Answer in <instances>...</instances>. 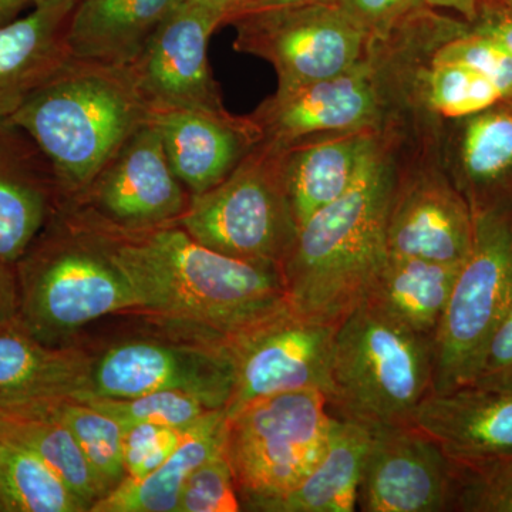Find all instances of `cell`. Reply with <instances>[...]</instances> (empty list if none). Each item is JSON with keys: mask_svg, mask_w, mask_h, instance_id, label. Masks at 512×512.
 Instances as JSON below:
<instances>
[{"mask_svg": "<svg viewBox=\"0 0 512 512\" xmlns=\"http://www.w3.org/2000/svg\"><path fill=\"white\" fill-rule=\"evenodd\" d=\"M336 2L362 25L372 40V45L386 39L407 16L427 6L426 0H336Z\"/></svg>", "mask_w": 512, "mask_h": 512, "instance_id": "74e56055", "label": "cell"}, {"mask_svg": "<svg viewBox=\"0 0 512 512\" xmlns=\"http://www.w3.org/2000/svg\"><path fill=\"white\" fill-rule=\"evenodd\" d=\"M232 389L234 367L221 342L131 340L93 357L86 393L76 400L181 392L217 410L228 406Z\"/></svg>", "mask_w": 512, "mask_h": 512, "instance_id": "7c38bea8", "label": "cell"}, {"mask_svg": "<svg viewBox=\"0 0 512 512\" xmlns=\"http://www.w3.org/2000/svg\"><path fill=\"white\" fill-rule=\"evenodd\" d=\"M190 200L148 120L70 204L114 227L144 229L178 221Z\"/></svg>", "mask_w": 512, "mask_h": 512, "instance_id": "4fadbf2b", "label": "cell"}, {"mask_svg": "<svg viewBox=\"0 0 512 512\" xmlns=\"http://www.w3.org/2000/svg\"><path fill=\"white\" fill-rule=\"evenodd\" d=\"M67 220L20 272L18 323L45 343L111 313L137 309L131 286L99 242L72 215Z\"/></svg>", "mask_w": 512, "mask_h": 512, "instance_id": "52a82bcc", "label": "cell"}, {"mask_svg": "<svg viewBox=\"0 0 512 512\" xmlns=\"http://www.w3.org/2000/svg\"><path fill=\"white\" fill-rule=\"evenodd\" d=\"M0 490L9 512H84L89 505L22 444L0 441Z\"/></svg>", "mask_w": 512, "mask_h": 512, "instance_id": "83f0119b", "label": "cell"}, {"mask_svg": "<svg viewBox=\"0 0 512 512\" xmlns=\"http://www.w3.org/2000/svg\"><path fill=\"white\" fill-rule=\"evenodd\" d=\"M474 215L436 164L397 165L387 215V254L461 265L470 254Z\"/></svg>", "mask_w": 512, "mask_h": 512, "instance_id": "9a60e30c", "label": "cell"}, {"mask_svg": "<svg viewBox=\"0 0 512 512\" xmlns=\"http://www.w3.org/2000/svg\"><path fill=\"white\" fill-rule=\"evenodd\" d=\"M433 390L431 340L365 302L339 323L333 343L330 412L366 426L409 423Z\"/></svg>", "mask_w": 512, "mask_h": 512, "instance_id": "277c9868", "label": "cell"}, {"mask_svg": "<svg viewBox=\"0 0 512 512\" xmlns=\"http://www.w3.org/2000/svg\"><path fill=\"white\" fill-rule=\"evenodd\" d=\"M451 171L471 211L512 208V103L463 119Z\"/></svg>", "mask_w": 512, "mask_h": 512, "instance_id": "cb8c5ba5", "label": "cell"}, {"mask_svg": "<svg viewBox=\"0 0 512 512\" xmlns=\"http://www.w3.org/2000/svg\"><path fill=\"white\" fill-rule=\"evenodd\" d=\"M150 120L163 138L174 174L191 195L217 187L262 141L251 117L229 111L153 110Z\"/></svg>", "mask_w": 512, "mask_h": 512, "instance_id": "e0dca14e", "label": "cell"}, {"mask_svg": "<svg viewBox=\"0 0 512 512\" xmlns=\"http://www.w3.org/2000/svg\"><path fill=\"white\" fill-rule=\"evenodd\" d=\"M231 25L235 50L272 64L278 89L339 76L372 49L366 30L336 0L254 10Z\"/></svg>", "mask_w": 512, "mask_h": 512, "instance_id": "9c48e42d", "label": "cell"}, {"mask_svg": "<svg viewBox=\"0 0 512 512\" xmlns=\"http://www.w3.org/2000/svg\"><path fill=\"white\" fill-rule=\"evenodd\" d=\"M69 210L127 279L137 309L192 330L194 339L222 342L288 305L278 266L220 254L177 222L124 229Z\"/></svg>", "mask_w": 512, "mask_h": 512, "instance_id": "6da1fadb", "label": "cell"}, {"mask_svg": "<svg viewBox=\"0 0 512 512\" xmlns=\"http://www.w3.org/2000/svg\"><path fill=\"white\" fill-rule=\"evenodd\" d=\"M6 440L22 444L42 458L90 510L109 494L72 431L59 420L49 416L15 417Z\"/></svg>", "mask_w": 512, "mask_h": 512, "instance_id": "f1b7e54d", "label": "cell"}, {"mask_svg": "<svg viewBox=\"0 0 512 512\" xmlns=\"http://www.w3.org/2000/svg\"><path fill=\"white\" fill-rule=\"evenodd\" d=\"M0 512H9L5 498H3L2 490H0Z\"/></svg>", "mask_w": 512, "mask_h": 512, "instance_id": "7dc6e473", "label": "cell"}, {"mask_svg": "<svg viewBox=\"0 0 512 512\" xmlns=\"http://www.w3.org/2000/svg\"><path fill=\"white\" fill-rule=\"evenodd\" d=\"M225 426V409L205 413L164 464L146 477L124 478L90 512H177L181 491L192 471L224 451Z\"/></svg>", "mask_w": 512, "mask_h": 512, "instance_id": "4316f807", "label": "cell"}, {"mask_svg": "<svg viewBox=\"0 0 512 512\" xmlns=\"http://www.w3.org/2000/svg\"><path fill=\"white\" fill-rule=\"evenodd\" d=\"M460 266L387 254L362 302L397 325L431 340Z\"/></svg>", "mask_w": 512, "mask_h": 512, "instance_id": "d4e9b609", "label": "cell"}, {"mask_svg": "<svg viewBox=\"0 0 512 512\" xmlns=\"http://www.w3.org/2000/svg\"><path fill=\"white\" fill-rule=\"evenodd\" d=\"M40 0H0V26L18 19L20 13L35 8Z\"/></svg>", "mask_w": 512, "mask_h": 512, "instance_id": "7bdbcfd3", "label": "cell"}, {"mask_svg": "<svg viewBox=\"0 0 512 512\" xmlns=\"http://www.w3.org/2000/svg\"><path fill=\"white\" fill-rule=\"evenodd\" d=\"M181 0H79L67 33L76 59L131 66Z\"/></svg>", "mask_w": 512, "mask_h": 512, "instance_id": "603a6c76", "label": "cell"}, {"mask_svg": "<svg viewBox=\"0 0 512 512\" xmlns=\"http://www.w3.org/2000/svg\"><path fill=\"white\" fill-rule=\"evenodd\" d=\"M192 2L220 13L222 18H224L225 25L227 23L231 25L235 19L244 15L251 8L254 0H192Z\"/></svg>", "mask_w": 512, "mask_h": 512, "instance_id": "60d3db41", "label": "cell"}, {"mask_svg": "<svg viewBox=\"0 0 512 512\" xmlns=\"http://www.w3.org/2000/svg\"><path fill=\"white\" fill-rule=\"evenodd\" d=\"M470 254L431 339L433 392L468 386L512 296V208L473 212Z\"/></svg>", "mask_w": 512, "mask_h": 512, "instance_id": "ba28073f", "label": "cell"}, {"mask_svg": "<svg viewBox=\"0 0 512 512\" xmlns=\"http://www.w3.org/2000/svg\"><path fill=\"white\" fill-rule=\"evenodd\" d=\"M222 25L220 13L192 0H181L171 10L128 66L151 111H228L208 62V43Z\"/></svg>", "mask_w": 512, "mask_h": 512, "instance_id": "5bb4252c", "label": "cell"}, {"mask_svg": "<svg viewBox=\"0 0 512 512\" xmlns=\"http://www.w3.org/2000/svg\"><path fill=\"white\" fill-rule=\"evenodd\" d=\"M416 67L412 94L414 103L434 117L463 120L504 103L503 96L483 74L453 62L431 59Z\"/></svg>", "mask_w": 512, "mask_h": 512, "instance_id": "f546056e", "label": "cell"}, {"mask_svg": "<svg viewBox=\"0 0 512 512\" xmlns=\"http://www.w3.org/2000/svg\"><path fill=\"white\" fill-rule=\"evenodd\" d=\"M430 46L431 59L476 70L497 87L504 103H512V55L500 43L447 18Z\"/></svg>", "mask_w": 512, "mask_h": 512, "instance_id": "1f68e13d", "label": "cell"}, {"mask_svg": "<svg viewBox=\"0 0 512 512\" xmlns=\"http://www.w3.org/2000/svg\"><path fill=\"white\" fill-rule=\"evenodd\" d=\"M372 431L366 424L333 414L328 444L318 464L266 512L356 511Z\"/></svg>", "mask_w": 512, "mask_h": 512, "instance_id": "484cf974", "label": "cell"}, {"mask_svg": "<svg viewBox=\"0 0 512 512\" xmlns=\"http://www.w3.org/2000/svg\"><path fill=\"white\" fill-rule=\"evenodd\" d=\"M426 3L427 6L457 10L461 15L467 16L470 23L476 19L478 8H480V0H426Z\"/></svg>", "mask_w": 512, "mask_h": 512, "instance_id": "b9f144b4", "label": "cell"}, {"mask_svg": "<svg viewBox=\"0 0 512 512\" xmlns=\"http://www.w3.org/2000/svg\"><path fill=\"white\" fill-rule=\"evenodd\" d=\"M453 466L451 511L512 512V454Z\"/></svg>", "mask_w": 512, "mask_h": 512, "instance_id": "d6a6232c", "label": "cell"}, {"mask_svg": "<svg viewBox=\"0 0 512 512\" xmlns=\"http://www.w3.org/2000/svg\"><path fill=\"white\" fill-rule=\"evenodd\" d=\"M484 5L504 6V8H512V0H480V6Z\"/></svg>", "mask_w": 512, "mask_h": 512, "instance_id": "bcb514c9", "label": "cell"}, {"mask_svg": "<svg viewBox=\"0 0 512 512\" xmlns=\"http://www.w3.org/2000/svg\"><path fill=\"white\" fill-rule=\"evenodd\" d=\"M394 92L379 50L348 72L278 89L251 114L262 140L291 146L308 138L359 130H389Z\"/></svg>", "mask_w": 512, "mask_h": 512, "instance_id": "30bf717a", "label": "cell"}, {"mask_svg": "<svg viewBox=\"0 0 512 512\" xmlns=\"http://www.w3.org/2000/svg\"><path fill=\"white\" fill-rule=\"evenodd\" d=\"M285 147L262 140L222 183L200 195L177 222L220 254L278 266L298 237L284 177Z\"/></svg>", "mask_w": 512, "mask_h": 512, "instance_id": "8992f818", "label": "cell"}, {"mask_svg": "<svg viewBox=\"0 0 512 512\" xmlns=\"http://www.w3.org/2000/svg\"><path fill=\"white\" fill-rule=\"evenodd\" d=\"M79 0H40L23 18L0 26V120L72 59L67 33Z\"/></svg>", "mask_w": 512, "mask_h": 512, "instance_id": "44dd1931", "label": "cell"}, {"mask_svg": "<svg viewBox=\"0 0 512 512\" xmlns=\"http://www.w3.org/2000/svg\"><path fill=\"white\" fill-rule=\"evenodd\" d=\"M37 416L52 417L72 431L109 493L127 477L123 458L124 427L109 414L82 400L67 399Z\"/></svg>", "mask_w": 512, "mask_h": 512, "instance_id": "4dcf8cb0", "label": "cell"}, {"mask_svg": "<svg viewBox=\"0 0 512 512\" xmlns=\"http://www.w3.org/2000/svg\"><path fill=\"white\" fill-rule=\"evenodd\" d=\"M93 357L79 348H53L18 322L0 328V412L33 417L86 393Z\"/></svg>", "mask_w": 512, "mask_h": 512, "instance_id": "ac0fdd59", "label": "cell"}, {"mask_svg": "<svg viewBox=\"0 0 512 512\" xmlns=\"http://www.w3.org/2000/svg\"><path fill=\"white\" fill-rule=\"evenodd\" d=\"M9 264L0 261V328L18 322L19 289Z\"/></svg>", "mask_w": 512, "mask_h": 512, "instance_id": "ab89813d", "label": "cell"}, {"mask_svg": "<svg viewBox=\"0 0 512 512\" xmlns=\"http://www.w3.org/2000/svg\"><path fill=\"white\" fill-rule=\"evenodd\" d=\"M470 26L474 32L500 43L512 55V8L504 6H480L476 19Z\"/></svg>", "mask_w": 512, "mask_h": 512, "instance_id": "f35d334b", "label": "cell"}, {"mask_svg": "<svg viewBox=\"0 0 512 512\" xmlns=\"http://www.w3.org/2000/svg\"><path fill=\"white\" fill-rule=\"evenodd\" d=\"M190 427L178 429L156 424L124 427L123 458L127 477L143 478L157 470L180 447Z\"/></svg>", "mask_w": 512, "mask_h": 512, "instance_id": "d590c367", "label": "cell"}, {"mask_svg": "<svg viewBox=\"0 0 512 512\" xmlns=\"http://www.w3.org/2000/svg\"><path fill=\"white\" fill-rule=\"evenodd\" d=\"M454 466L439 444L412 423L372 431L357 510L446 512L453 503Z\"/></svg>", "mask_w": 512, "mask_h": 512, "instance_id": "2e32d148", "label": "cell"}, {"mask_svg": "<svg viewBox=\"0 0 512 512\" xmlns=\"http://www.w3.org/2000/svg\"><path fill=\"white\" fill-rule=\"evenodd\" d=\"M242 511L224 451L208 458L185 481L177 512Z\"/></svg>", "mask_w": 512, "mask_h": 512, "instance_id": "e575fe53", "label": "cell"}, {"mask_svg": "<svg viewBox=\"0 0 512 512\" xmlns=\"http://www.w3.org/2000/svg\"><path fill=\"white\" fill-rule=\"evenodd\" d=\"M13 419H15V417L0 412V441L6 440V437H8Z\"/></svg>", "mask_w": 512, "mask_h": 512, "instance_id": "f6af8a7d", "label": "cell"}, {"mask_svg": "<svg viewBox=\"0 0 512 512\" xmlns=\"http://www.w3.org/2000/svg\"><path fill=\"white\" fill-rule=\"evenodd\" d=\"M468 386L512 392V296Z\"/></svg>", "mask_w": 512, "mask_h": 512, "instance_id": "8d00e7d4", "label": "cell"}, {"mask_svg": "<svg viewBox=\"0 0 512 512\" xmlns=\"http://www.w3.org/2000/svg\"><path fill=\"white\" fill-rule=\"evenodd\" d=\"M409 423L436 441L453 463L512 454V392L477 386L431 390Z\"/></svg>", "mask_w": 512, "mask_h": 512, "instance_id": "d6986e66", "label": "cell"}, {"mask_svg": "<svg viewBox=\"0 0 512 512\" xmlns=\"http://www.w3.org/2000/svg\"><path fill=\"white\" fill-rule=\"evenodd\" d=\"M333 414L319 390L262 397L227 416L224 456L242 510L268 511L325 453Z\"/></svg>", "mask_w": 512, "mask_h": 512, "instance_id": "5b68a950", "label": "cell"}, {"mask_svg": "<svg viewBox=\"0 0 512 512\" xmlns=\"http://www.w3.org/2000/svg\"><path fill=\"white\" fill-rule=\"evenodd\" d=\"M311 2H316V0H254L251 8L245 13L254 12V10L286 8V6L303 5V3Z\"/></svg>", "mask_w": 512, "mask_h": 512, "instance_id": "ee69618b", "label": "cell"}, {"mask_svg": "<svg viewBox=\"0 0 512 512\" xmlns=\"http://www.w3.org/2000/svg\"><path fill=\"white\" fill-rule=\"evenodd\" d=\"M150 114L128 67L72 57L6 121L36 144L74 200Z\"/></svg>", "mask_w": 512, "mask_h": 512, "instance_id": "3957f363", "label": "cell"}, {"mask_svg": "<svg viewBox=\"0 0 512 512\" xmlns=\"http://www.w3.org/2000/svg\"><path fill=\"white\" fill-rule=\"evenodd\" d=\"M389 131L330 134L284 146V177L299 227L356 183Z\"/></svg>", "mask_w": 512, "mask_h": 512, "instance_id": "7402d4cb", "label": "cell"}, {"mask_svg": "<svg viewBox=\"0 0 512 512\" xmlns=\"http://www.w3.org/2000/svg\"><path fill=\"white\" fill-rule=\"evenodd\" d=\"M55 195L70 200L36 144L0 120V261L12 265L25 256L45 225Z\"/></svg>", "mask_w": 512, "mask_h": 512, "instance_id": "ffe728a7", "label": "cell"}, {"mask_svg": "<svg viewBox=\"0 0 512 512\" xmlns=\"http://www.w3.org/2000/svg\"><path fill=\"white\" fill-rule=\"evenodd\" d=\"M393 134L356 183L299 227L282 265L289 306L339 325L365 298L387 256L386 227L397 165Z\"/></svg>", "mask_w": 512, "mask_h": 512, "instance_id": "7a4b0ae2", "label": "cell"}, {"mask_svg": "<svg viewBox=\"0 0 512 512\" xmlns=\"http://www.w3.org/2000/svg\"><path fill=\"white\" fill-rule=\"evenodd\" d=\"M121 426L156 424V426L185 429L210 412L197 397L181 392H157L131 397V399H83Z\"/></svg>", "mask_w": 512, "mask_h": 512, "instance_id": "836d02e7", "label": "cell"}, {"mask_svg": "<svg viewBox=\"0 0 512 512\" xmlns=\"http://www.w3.org/2000/svg\"><path fill=\"white\" fill-rule=\"evenodd\" d=\"M338 326L303 316L288 303L274 315L222 340L234 367L227 416L279 393L319 390L328 396Z\"/></svg>", "mask_w": 512, "mask_h": 512, "instance_id": "8fae6325", "label": "cell"}]
</instances>
